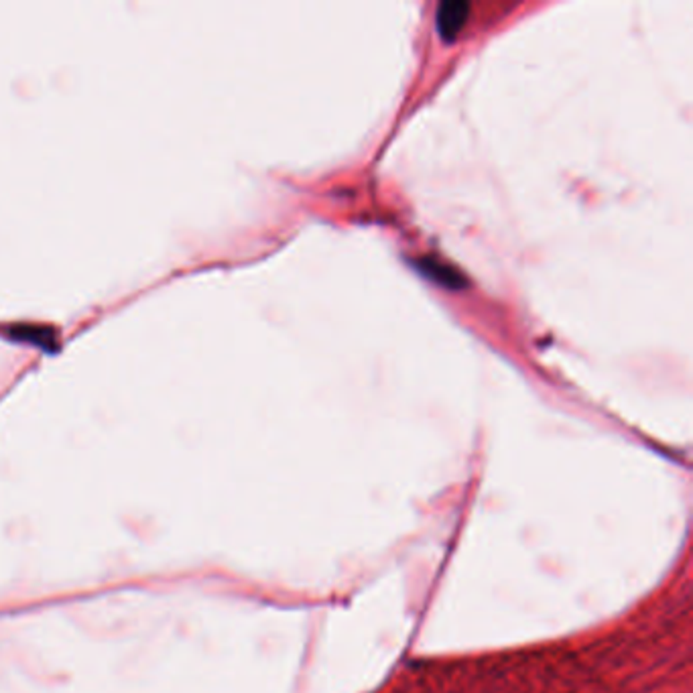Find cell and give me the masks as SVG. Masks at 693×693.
<instances>
[{"mask_svg":"<svg viewBox=\"0 0 693 693\" xmlns=\"http://www.w3.org/2000/svg\"><path fill=\"white\" fill-rule=\"evenodd\" d=\"M468 0H441L435 14V29L443 41H454L470 17Z\"/></svg>","mask_w":693,"mask_h":693,"instance_id":"6da1fadb","label":"cell"},{"mask_svg":"<svg viewBox=\"0 0 693 693\" xmlns=\"http://www.w3.org/2000/svg\"><path fill=\"white\" fill-rule=\"evenodd\" d=\"M421 269H424V273L429 278H435V281H440L441 285H446V287H462V285H464L462 277H459L458 273H454V270H451L449 267L440 265L438 261H425L424 265H421Z\"/></svg>","mask_w":693,"mask_h":693,"instance_id":"7a4b0ae2","label":"cell"}]
</instances>
